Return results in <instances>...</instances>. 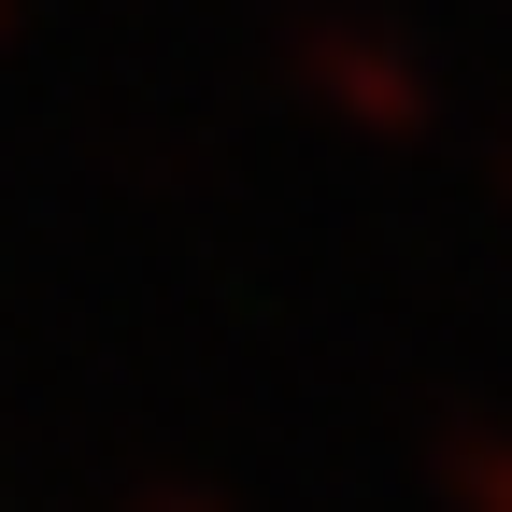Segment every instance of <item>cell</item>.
<instances>
[{
  "mask_svg": "<svg viewBox=\"0 0 512 512\" xmlns=\"http://www.w3.org/2000/svg\"><path fill=\"white\" fill-rule=\"evenodd\" d=\"M0 29H15V0H0Z\"/></svg>",
  "mask_w": 512,
  "mask_h": 512,
  "instance_id": "obj_4",
  "label": "cell"
},
{
  "mask_svg": "<svg viewBox=\"0 0 512 512\" xmlns=\"http://www.w3.org/2000/svg\"><path fill=\"white\" fill-rule=\"evenodd\" d=\"M441 498H456V512H512V441L498 427H456V441H441Z\"/></svg>",
  "mask_w": 512,
  "mask_h": 512,
  "instance_id": "obj_2",
  "label": "cell"
},
{
  "mask_svg": "<svg viewBox=\"0 0 512 512\" xmlns=\"http://www.w3.org/2000/svg\"><path fill=\"white\" fill-rule=\"evenodd\" d=\"M299 86L328 100L342 128H384V143H399V128H427V72L384 29H299Z\"/></svg>",
  "mask_w": 512,
  "mask_h": 512,
  "instance_id": "obj_1",
  "label": "cell"
},
{
  "mask_svg": "<svg viewBox=\"0 0 512 512\" xmlns=\"http://www.w3.org/2000/svg\"><path fill=\"white\" fill-rule=\"evenodd\" d=\"M143 512H228V498H200V484H157V498H143Z\"/></svg>",
  "mask_w": 512,
  "mask_h": 512,
  "instance_id": "obj_3",
  "label": "cell"
}]
</instances>
